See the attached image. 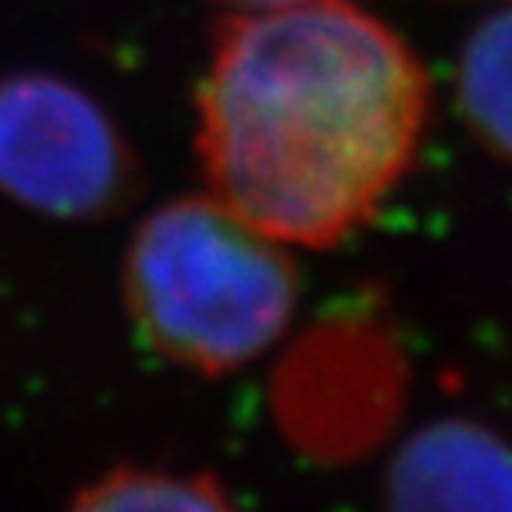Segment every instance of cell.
Masks as SVG:
<instances>
[{
	"label": "cell",
	"mask_w": 512,
	"mask_h": 512,
	"mask_svg": "<svg viewBox=\"0 0 512 512\" xmlns=\"http://www.w3.org/2000/svg\"><path fill=\"white\" fill-rule=\"evenodd\" d=\"M72 512H239L214 480L160 470H121L82 491Z\"/></svg>",
	"instance_id": "obj_6"
},
{
	"label": "cell",
	"mask_w": 512,
	"mask_h": 512,
	"mask_svg": "<svg viewBox=\"0 0 512 512\" xmlns=\"http://www.w3.org/2000/svg\"><path fill=\"white\" fill-rule=\"evenodd\" d=\"M214 4L228 8L232 15H264V11L299 8V4H313V0H214Z\"/></svg>",
	"instance_id": "obj_7"
},
{
	"label": "cell",
	"mask_w": 512,
	"mask_h": 512,
	"mask_svg": "<svg viewBox=\"0 0 512 512\" xmlns=\"http://www.w3.org/2000/svg\"><path fill=\"white\" fill-rule=\"evenodd\" d=\"M125 299L143 338L192 370L264 356L299 303L288 249L214 196L157 207L132 235Z\"/></svg>",
	"instance_id": "obj_2"
},
{
	"label": "cell",
	"mask_w": 512,
	"mask_h": 512,
	"mask_svg": "<svg viewBox=\"0 0 512 512\" xmlns=\"http://www.w3.org/2000/svg\"><path fill=\"white\" fill-rule=\"evenodd\" d=\"M463 121L484 150L512 160V4L480 18L456 68Z\"/></svg>",
	"instance_id": "obj_5"
},
{
	"label": "cell",
	"mask_w": 512,
	"mask_h": 512,
	"mask_svg": "<svg viewBox=\"0 0 512 512\" xmlns=\"http://www.w3.org/2000/svg\"><path fill=\"white\" fill-rule=\"evenodd\" d=\"M431 79L349 0L232 15L196 89L210 196L281 246H338L413 168Z\"/></svg>",
	"instance_id": "obj_1"
},
{
	"label": "cell",
	"mask_w": 512,
	"mask_h": 512,
	"mask_svg": "<svg viewBox=\"0 0 512 512\" xmlns=\"http://www.w3.org/2000/svg\"><path fill=\"white\" fill-rule=\"evenodd\" d=\"M388 512H512V448L470 420H438L388 466Z\"/></svg>",
	"instance_id": "obj_4"
},
{
	"label": "cell",
	"mask_w": 512,
	"mask_h": 512,
	"mask_svg": "<svg viewBox=\"0 0 512 512\" xmlns=\"http://www.w3.org/2000/svg\"><path fill=\"white\" fill-rule=\"evenodd\" d=\"M136 160L121 128L75 82L50 72L0 79V192L57 221L111 214Z\"/></svg>",
	"instance_id": "obj_3"
}]
</instances>
